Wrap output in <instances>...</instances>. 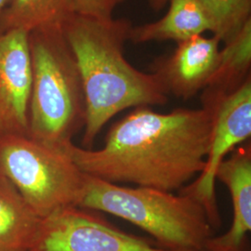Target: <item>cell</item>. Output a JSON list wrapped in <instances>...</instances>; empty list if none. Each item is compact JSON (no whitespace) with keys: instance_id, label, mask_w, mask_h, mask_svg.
<instances>
[{"instance_id":"1","label":"cell","mask_w":251,"mask_h":251,"mask_svg":"<svg viewBox=\"0 0 251 251\" xmlns=\"http://www.w3.org/2000/svg\"><path fill=\"white\" fill-rule=\"evenodd\" d=\"M211 125L204 107L167 114L137 107L112 126L101 148L71 143L62 151L87 175L173 193L204 170Z\"/></svg>"},{"instance_id":"2","label":"cell","mask_w":251,"mask_h":251,"mask_svg":"<svg viewBox=\"0 0 251 251\" xmlns=\"http://www.w3.org/2000/svg\"><path fill=\"white\" fill-rule=\"evenodd\" d=\"M132 26L126 19L100 20L75 14L63 25V35L77 64L85 95V149H92L100 130L120 112L165 105L169 100L154 73L142 72L126 59L124 48Z\"/></svg>"},{"instance_id":"3","label":"cell","mask_w":251,"mask_h":251,"mask_svg":"<svg viewBox=\"0 0 251 251\" xmlns=\"http://www.w3.org/2000/svg\"><path fill=\"white\" fill-rule=\"evenodd\" d=\"M77 206L123 219L166 251H203L215 233L204 206L181 192L126 187L85 174Z\"/></svg>"},{"instance_id":"4","label":"cell","mask_w":251,"mask_h":251,"mask_svg":"<svg viewBox=\"0 0 251 251\" xmlns=\"http://www.w3.org/2000/svg\"><path fill=\"white\" fill-rule=\"evenodd\" d=\"M32 63L28 136L62 150L86 123L80 74L63 28L28 34Z\"/></svg>"},{"instance_id":"5","label":"cell","mask_w":251,"mask_h":251,"mask_svg":"<svg viewBox=\"0 0 251 251\" xmlns=\"http://www.w3.org/2000/svg\"><path fill=\"white\" fill-rule=\"evenodd\" d=\"M85 174L65 152L28 135L0 136V178L40 218L77 206Z\"/></svg>"},{"instance_id":"6","label":"cell","mask_w":251,"mask_h":251,"mask_svg":"<svg viewBox=\"0 0 251 251\" xmlns=\"http://www.w3.org/2000/svg\"><path fill=\"white\" fill-rule=\"evenodd\" d=\"M202 102L212 120L206 165L196 179L179 192L204 206L216 231L222 225L216 197V172L229 153L251 139V76L231 92L205 89Z\"/></svg>"},{"instance_id":"7","label":"cell","mask_w":251,"mask_h":251,"mask_svg":"<svg viewBox=\"0 0 251 251\" xmlns=\"http://www.w3.org/2000/svg\"><path fill=\"white\" fill-rule=\"evenodd\" d=\"M29 251H170L126 233L99 211L68 206L42 219Z\"/></svg>"},{"instance_id":"8","label":"cell","mask_w":251,"mask_h":251,"mask_svg":"<svg viewBox=\"0 0 251 251\" xmlns=\"http://www.w3.org/2000/svg\"><path fill=\"white\" fill-rule=\"evenodd\" d=\"M31 84L28 34L0 33V136L28 135Z\"/></svg>"},{"instance_id":"9","label":"cell","mask_w":251,"mask_h":251,"mask_svg":"<svg viewBox=\"0 0 251 251\" xmlns=\"http://www.w3.org/2000/svg\"><path fill=\"white\" fill-rule=\"evenodd\" d=\"M220 43L215 36H195L178 43L173 54L156 63L153 73L168 94L189 100L205 90L215 73Z\"/></svg>"},{"instance_id":"10","label":"cell","mask_w":251,"mask_h":251,"mask_svg":"<svg viewBox=\"0 0 251 251\" xmlns=\"http://www.w3.org/2000/svg\"><path fill=\"white\" fill-rule=\"evenodd\" d=\"M229 190L233 205V222L226 233L213 236L205 249L214 251L245 250L246 236L251 230V144L237 147L222 162L216 172Z\"/></svg>"},{"instance_id":"11","label":"cell","mask_w":251,"mask_h":251,"mask_svg":"<svg viewBox=\"0 0 251 251\" xmlns=\"http://www.w3.org/2000/svg\"><path fill=\"white\" fill-rule=\"evenodd\" d=\"M170 8L161 19L132 26L129 40L135 44L174 40L178 43L211 32V25L199 0H169Z\"/></svg>"},{"instance_id":"12","label":"cell","mask_w":251,"mask_h":251,"mask_svg":"<svg viewBox=\"0 0 251 251\" xmlns=\"http://www.w3.org/2000/svg\"><path fill=\"white\" fill-rule=\"evenodd\" d=\"M41 222L17 190L0 178V251H29Z\"/></svg>"},{"instance_id":"13","label":"cell","mask_w":251,"mask_h":251,"mask_svg":"<svg viewBox=\"0 0 251 251\" xmlns=\"http://www.w3.org/2000/svg\"><path fill=\"white\" fill-rule=\"evenodd\" d=\"M72 15V0H10L0 19V33L63 28Z\"/></svg>"},{"instance_id":"14","label":"cell","mask_w":251,"mask_h":251,"mask_svg":"<svg viewBox=\"0 0 251 251\" xmlns=\"http://www.w3.org/2000/svg\"><path fill=\"white\" fill-rule=\"evenodd\" d=\"M251 20L220 50L215 73L206 89L231 92L251 76Z\"/></svg>"},{"instance_id":"15","label":"cell","mask_w":251,"mask_h":251,"mask_svg":"<svg viewBox=\"0 0 251 251\" xmlns=\"http://www.w3.org/2000/svg\"><path fill=\"white\" fill-rule=\"evenodd\" d=\"M213 36L227 43L251 20V0H199Z\"/></svg>"},{"instance_id":"16","label":"cell","mask_w":251,"mask_h":251,"mask_svg":"<svg viewBox=\"0 0 251 251\" xmlns=\"http://www.w3.org/2000/svg\"><path fill=\"white\" fill-rule=\"evenodd\" d=\"M126 0H72L74 14L88 18H114L113 13L117 6Z\"/></svg>"},{"instance_id":"17","label":"cell","mask_w":251,"mask_h":251,"mask_svg":"<svg viewBox=\"0 0 251 251\" xmlns=\"http://www.w3.org/2000/svg\"><path fill=\"white\" fill-rule=\"evenodd\" d=\"M150 7L154 10H160L163 9L166 4L169 3V0H147Z\"/></svg>"},{"instance_id":"18","label":"cell","mask_w":251,"mask_h":251,"mask_svg":"<svg viewBox=\"0 0 251 251\" xmlns=\"http://www.w3.org/2000/svg\"><path fill=\"white\" fill-rule=\"evenodd\" d=\"M10 0H0V19L2 17L3 12L5 11L6 8L8 7Z\"/></svg>"},{"instance_id":"19","label":"cell","mask_w":251,"mask_h":251,"mask_svg":"<svg viewBox=\"0 0 251 251\" xmlns=\"http://www.w3.org/2000/svg\"><path fill=\"white\" fill-rule=\"evenodd\" d=\"M211 251V250H208V249H204V250H203V251ZM245 251V250H244V251Z\"/></svg>"}]
</instances>
